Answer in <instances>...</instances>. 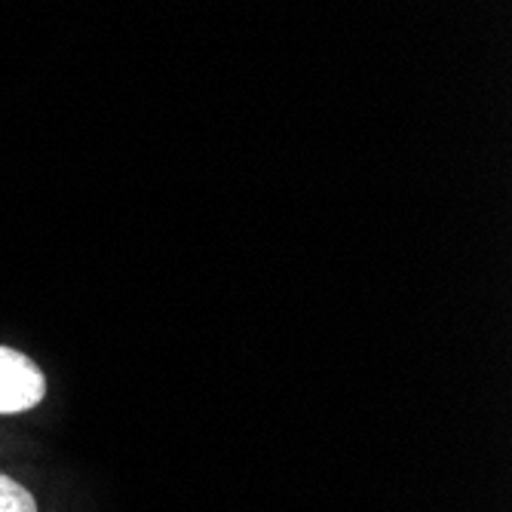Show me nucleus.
Masks as SVG:
<instances>
[{"mask_svg": "<svg viewBox=\"0 0 512 512\" xmlns=\"http://www.w3.org/2000/svg\"><path fill=\"white\" fill-rule=\"evenodd\" d=\"M0 512H37V503L28 488H22L4 473H0Z\"/></svg>", "mask_w": 512, "mask_h": 512, "instance_id": "nucleus-2", "label": "nucleus"}, {"mask_svg": "<svg viewBox=\"0 0 512 512\" xmlns=\"http://www.w3.org/2000/svg\"><path fill=\"white\" fill-rule=\"evenodd\" d=\"M46 393V381L40 375V368L10 350L0 347V414H16L34 408Z\"/></svg>", "mask_w": 512, "mask_h": 512, "instance_id": "nucleus-1", "label": "nucleus"}]
</instances>
